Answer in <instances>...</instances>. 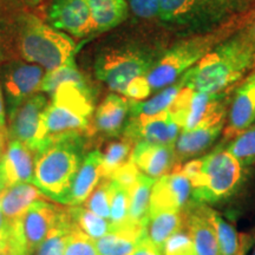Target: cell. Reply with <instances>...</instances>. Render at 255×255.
<instances>
[{"instance_id": "cell-1", "label": "cell", "mask_w": 255, "mask_h": 255, "mask_svg": "<svg viewBox=\"0 0 255 255\" xmlns=\"http://www.w3.org/2000/svg\"><path fill=\"white\" fill-rule=\"evenodd\" d=\"M76 46L72 37L31 12L0 13V63L24 60L50 71L75 59Z\"/></svg>"}, {"instance_id": "cell-2", "label": "cell", "mask_w": 255, "mask_h": 255, "mask_svg": "<svg viewBox=\"0 0 255 255\" xmlns=\"http://www.w3.org/2000/svg\"><path fill=\"white\" fill-rule=\"evenodd\" d=\"M255 66V45L241 30L226 38L181 77L184 88L221 92L240 81Z\"/></svg>"}, {"instance_id": "cell-3", "label": "cell", "mask_w": 255, "mask_h": 255, "mask_svg": "<svg viewBox=\"0 0 255 255\" xmlns=\"http://www.w3.org/2000/svg\"><path fill=\"white\" fill-rule=\"evenodd\" d=\"M255 12V0H159V21L182 38L238 24Z\"/></svg>"}, {"instance_id": "cell-4", "label": "cell", "mask_w": 255, "mask_h": 255, "mask_svg": "<svg viewBox=\"0 0 255 255\" xmlns=\"http://www.w3.org/2000/svg\"><path fill=\"white\" fill-rule=\"evenodd\" d=\"M94 113L95 98L91 87H81L75 83L62 84L51 96L41 116L37 150L52 139L89 135Z\"/></svg>"}, {"instance_id": "cell-5", "label": "cell", "mask_w": 255, "mask_h": 255, "mask_svg": "<svg viewBox=\"0 0 255 255\" xmlns=\"http://www.w3.org/2000/svg\"><path fill=\"white\" fill-rule=\"evenodd\" d=\"M87 136L47 141L34 152V182L49 199L63 203L87 156Z\"/></svg>"}, {"instance_id": "cell-6", "label": "cell", "mask_w": 255, "mask_h": 255, "mask_svg": "<svg viewBox=\"0 0 255 255\" xmlns=\"http://www.w3.org/2000/svg\"><path fill=\"white\" fill-rule=\"evenodd\" d=\"M164 50L138 39H117L96 53L95 77L115 94L123 95L133 78L146 76Z\"/></svg>"}, {"instance_id": "cell-7", "label": "cell", "mask_w": 255, "mask_h": 255, "mask_svg": "<svg viewBox=\"0 0 255 255\" xmlns=\"http://www.w3.org/2000/svg\"><path fill=\"white\" fill-rule=\"evenodd\" d=\"M181 171L190 181L191 200L199 205L227 200L239 189L244 178V167L226 149L191 159Z\"/></svg>"}, {"instance_id": "cell-8", "label": "cell", "mask_w": 255, "mask_h": 255, "mask_svg": "<svg viewBox=\"0 0 255 255\" xmlns=\"http://www.w3.org/2000/svg\"><path fill=\"white\" fill-rule=\"evenodd\" d=\"M238 24L210 33L182 38L169 49H165L145 76L152 94L176 83L219 43L232 36L234 31L237 32L235 26Z\"/></svg>"}, {"instance_id": "cell-9", "label": "cell", "mask_w": 255, "mask_h": 255, "mask_svg": "<svg viewBox=\"0 0 255 255\" xmlns=\"http://www.w3.org/2000/svg\"><path fill=\"white\" fill-rule=\"evenodd\" d=\"M63 209L44 200L31 203L23 214L11 221L7 237L9 255H30L55 227Z\"/></svg>"}, {"instance_id": "cell-10", "label": "cell", "mask_w": 255, "mask_h": 255, "mask_svg": "<svg viewBox=\"0 0 255 255\" xmlns=\"http://www.w3.org/2000/svg\"><path fill=\"white\" fill-rule=\"evenodd\" d=\"M46 70L24 60L0 63V85L8 111L39 92Z\"/></svg>"}, {"instance_id": "cell-11", "label": "cell", "mask_w": 255, "mask_h": 255, "mask_svg": "<svg viewBox=\"0 0 255 255\" xmlns=\"http://www.w3.org/2000/svg\"><path fill=\"white\" fill-rule=\"evenodd\" d=\"M229 102L231 98L220 104L195 128L180 132L174 145L177 158H190L202 154L216 141L226 124Z\"/></svg>"}, {"instance_id": "cell-12", "label": "cell", "mask_w": 255, "mask_h": 255, "mask_svg": "<svg viewBox=\"0 0 255 255\" xmlns=\"http://www.w3.org/2000/svg\"><path fill=\"white\" fill-rule=\"evenodd\" d=\"M47 102L43 92H37L17 107L8 111L7 138L19 141L36 152L38 148V131Z\"/></svg>"}, {"instance_id": "cell-13", "label": "cell", "mask_w": 255, "mask_h": 255, "mask_svg": "<svg viewBox=\"0 0 255 255\" xmlns=\"http://www.w3.org/2000/svg\"><path fill=\"white\" fill-rule=\"evenodd\" d=\"M182 128L170 110L149 117L128 119L124 127V138L131 143L145 142L150 144L175 145Z\"/></svg>"}, {"instance_id": "cell-14", "label": "cell", "mask_w": 255, "mask_h": 255, "mask_svg": "<svg viewBox=\"0 0 255 255\" xmlns=\"http://www.w3.org/2000/svg\"><path fill=\"white\" fill-rule=\"evenodd\" d=\"M45 21L76 39L91 36V14L87 0H52Z\"/></svg>"}, {"instance_id": "cell-15", "label": "cell", "mask_w": 255, "mask_h": 255, "mask_svg": "<svg viewBox=\"0 0 255 255\" xmlns=\"http://www.w3.org/2000/svg\"><path fill=\"white\" fill-rule=\"evenodd\" d=\"M190 197V181L182 171L163 175L152 186L149 214L157 212H181L188 206Z\"/></svg>"}, {"instance_id": "cell-16", "label": "cell", "mask_w": 255, "mask_h": 255, "mask_svg": "<svg viewBox=\"0 0 255 255\" xmlns=\"http://www.w3.org/2000/svg\"><path fill=\"white\" fill-rule=\"evenodd\" d=\"M255 123V69L233 92L226 119V138H234Z\"/></svg>"}, {"instance_id": "cell-17", "label": "cell", "mask_w": 255, "mask_h": 255, "mask_svg": "<svg viewBox=\"0 0 255 255\" xmlns=\"http://www.w3.org/2000/svg\"><path fill=\"white\" fill-rule=\"evenodd\" d=\"M130 159L141 173L157 180L171 170L177 157L174 145L138 142L133 146Z\"/></svg>"}, {"instance_id": "cell-18", "label": "cell", "mask_w": 255, "mask_h": 255, "mask_svg": "<svg viewBox=\"0 0 255 255\" xmlns=\"http://www.w3.org/2000/svg\"><path fill=\"white\" fill-rule=\"evenodd\" d=\"M129 119V100L111 92L98 105L92 117V126L97 132L107 137H116L123 132Z\"/></svg>"}, {"instance_id": "cell-19", "label": "cell", "mask_w": 255, "mask_h": 255, "mask_svg": "<svg viewBox=\"0 0 255 255\" xmlns=\"http://www.w3.org/2000/svg\"><path fill=\"white\" fill-rule=\"evenodd\" d=\"M146 237V226L128 220L123 225L95 240L98 255H131L143 238Z\"/></svg>"}, {"instance_id": "cell-20", "label": "cell", "mask_w": 255, "mask_h": 255, "mask_svg": "<svg viewBox=\"0 0 255 255\" xmlns=\"http://www.w3.org/2000/svg\"><path fill=\"white\" fill-rule=\"evenodd\" d=\"M102 178H104L103 154L98 149H96L88 152L85 156L73 180L72 186L70 188L68 196L65 197L64 205L79 206L84 203L92 190L101 182Z\"/></svg>"}, {"instance_id": "cell-21", "label": "cell", "mask_w": 255, "mask_h": 255, "mask_svg": "<svg viewBox=\"0 0 255 255\" xmlns=\"http://www.w3.org/2000/svg\"><path fill=\"white\" fill-rule=\"evenodd\" d=\"M0 163L8 187L34 182V152L19 141H9Z\"/></svg>"}, {"instance_id": "cell-22", "label": "cell", "mask_w": 255, "mask_h": 255, "mask_svg": "<svg viewBox=\"0 0 255 255\" xmlns=\"http://www.w3.org/2000/svg\"><path fill=\"white\" fill-rule=\"evenodd\" d=\"M187 225L197 255H220L218 237L207 218L205 205L194 203L190 209L188 208Z\"/></svg>"}, {"instance_id": "cell-23", "label": "cell", "mask_w": 255, "mask_h": 255, "mask_svg": "<svg viewBox=\"0 0 255 255\" xmlns=\"http://www.w3.org/2000/svg\"><path fill=\"white\" fill-rule=\"evenodd\" d=\"M87 2L91 14V36L114 30L129 17L127 0H87Z\"/></svg>"}, {"instance_id": "cell-24", "label": "cell", "mask_w": 255, "mask_h": 255, "mask_svg": "<svg viewBox=\"0 0 255 255\" xmlns=\"http://www.w3.org/2000/svg\"><path fill=\"white\" fill-rule=\"evenodd\" d=\"M45 195L31 183H17L8 187L0 196V210L9 221L20 216L34 201L43 200Z\"/></svg>"}, {"instance_id": "cell-25", "label": "cell", "mask_w": 255, "mask_h": 255, "mask_svg": "<svg viewBox=\"0 0 255 255\" xmlns=\"http://www.w3.org/2000/svg\"><path fill=\"white\" fill-rule=\"evenodd\" d=\"M184 88L181 78L176 83L169 85L156 92L151 98L144 101H130L129 100V119L136 117H149L162 114L170 109L174 101Z\"/></svg>"}, {"instance_id": "cell-26", "label": "cell", "mask_w": 255, "mask_h": 255, "mask_svg": "<svg viewBox=\"0 0 255 255\" xmlns=\"http://www.w3.org/2000/svg\"><path fill=\"white\" fill-rule=\"evenodd\" d=\"M182 228L183 216L181 212H157L149 214L146 235L151 244L162 252L168 239Z\"/></svg>"}, {"instance_id": "cell-27", "label": "cell", "mask_w": 255, "mask_h": 255, "mask_svg": "<svg viewBox=\"0 0 255 255\" xmlns=\"http://www.w3.org/2000/svg\"><path fill=\"white\" fill-rule=\"evenodd\" d=\"M155 178L141 173L136 183L129 190V219L138 225L146 226L149 220L151 189Z\"/></svg>"}, {"instance_id": "cell-28", "label": "cell", "mask_w": 255, "mask_h": 255, "mask_svg": "<svg viewBox=\"0 0 255 255\" xmlns=\"http://www.w3.org/2000/svg\"><path fill=\"white\" fill-rule=\"evenodd\" d=\"M65 83H75L81 87H91L85 76L78 69L75 59H71L63 65L58 66V68L45 72L39 92L52 96L57 88L62 84H65Z\"/></svg>"}, {"instance_id": "cell-29", "label": "cell", "mask_w": 255, "mask_h": 255, "mask_svg": "<svg viewBox=\"0 0 255 255\" xmlns=\"http://www.w3.org/2000/svg\"><path fill=\"white\" fill-rule=\"evenodd\" d=\"M71 227L72 221L69 208H64L55 227L30 255H64Z\"/></svg>"}, {"instance_id": "cell-30", "label": "cell", "mask_w": 255, "mask_h": 255, "mask_svg": "<svg viewBox=\"0 0 255 255\" xmlns=\"http://www.w3.org/2000/svg\"><path fill=\"white\" fill-rule=\"evenodd\" d=\"M205 212L218 237L220 255H237L241 248L242 238L240 239L238 232L231 223L207 205H205Z\"/></svg>"}, {"instance_id": "cell-31", "label": "cell", "mask_w": 255, "mask_h": 255, "mask_svg": "<svg viewBox=\"0 0 255 255\" xmlns=\"http://www.w3.org/2000/svg\"><path fill=\"white\" fill-rule=\"evenodd\" d=\"M69 214L71 221L92 240H98L113 231V225H111L110 220L96 215L95 213H92L85 207L71 206L69 208Z\"/></svg>"}, {"instance_id": "cell-32", "label": "cell", "mask_w": 255, "mask_h": 255, "mask_svg": "<svg viewBox=\"0 0 255 255\" xmlns=\"http://www.w3.org/2000/svg\"><path fill=\"white\" fill-rule=\"evenodd\" d=\"M132 144L127 138L123 141L111 142L104 149L103 154V174L104 178H110L117 169L126 164L132 152Z\"/></svg>"}, {"instance_id": "cell-33", "label": "cell", "mask_w": 255, "mask_h": 255, "mask_svg": "<svg viewBox=\"0 0 255 255\" xmlns=\"http://www.w3.org/2000/svg\"><path fill=\"white\" fill-rule=\"evenodd\" d=\"M226 150L231 152L242 167L255 164V123L234 137Z\"/></svg>"}, {"instance_id": "cell-34", "label": "cell", "mask_w": 255, "mask_h": 255, "mask_svg": "<svg viewBox=\"0 0 255 255\" xmlns=\"http://www.w3.org/2000/svg\"><path fill=\"white\" fill-rule=\"evenodd\" d=\"M129 220V190L110 180V222L113 227Z\"/></svg>"}, {"instance_id": "cell-35", "label": "cell", "mask_w": 255, "mask_h": 255, "mask_svg": "<svg viewBox=\"0 0 255 255\" xmlns=\"http://www.w3.org/2000/svg\"><path fill=\"white\" fill-rule=\"evenodd\" d=\"M84 207L96 215L110 220V178H102L85 200Z\"/></svg>"}, {"instance_id": "cell-36", "label": "cell", "mask_w": 255, "mask_h": 255, "mask_svg": "<svg viewBox=\"0 0 255 255\" xmlns=\"http://www.w3.org/2000/svg\"><path fill=\"white\" fill-rule=\"evenodd\" d=\"M64 255H98L95 246V240L83 233L72 222L71 231L69 233Z\"/></svg>"}, {"instance_id": "cell-37", "label": "cell", "mask_w": 255, "mask_h": 255, "mask_svg": "<svg viewBox=\"0 0 255 255\" xmlns=\"http://www.w3.org/2000/svg\"><path fill=\"white\" fill-rule=\"evenodd\" d=\"M162 255H197L189 232L182 228L171 235L164 244Z\"/></svg>"}, {"instance_id": "cell-38", "label": "cell", "mask_w": 255, "mask_h": 255, "mask_svg": "<svg viewBox=\"0 0 255 255\" xmlns=\"http://www.w3.org/2000/svg\"><path fill=\"white\" fill-rule=\"evenodd\" d=\"M129 11L142 20H159V0H127Z\"/></svg>"}, {"instance_id": "cell-39", "label": "cell", "mask_w": 255, "mask_h": 255, "mask_svg": "<svg viewBox=\"0 0 255 255\" xmlns=\"http://www.w3.org/2000/svg\"><path fill=\"white\" fill-rule=\"evenodd\" d=\"M139 175H141V171L138 170V168L136 167L131 159H129L126 164H123L122 167L117 169V170L111 175L110 180L116 181L117 183L121 184L123 188H126L127 190H130L133 184L136 183Z\"/></svg>"}, {"instance_id": "cell-40", "label": "cell", "mask_w": 255, "mask_h": 255, "mask_svg": "<svg viewBox=\"0 0 255 255\" xmlns=\"http://www.w3.org/2000/svg\"><path fill=\"white\" fill-rule=\"evenodd\" d=\"M150 95H152V91L145 76L133 78L123 94L124 97L130 101H144Z\"/></svg>"}, {"instance_id": "cell-41", "label": "cell", "mask_w": 255, "mask_h": 255, "mask_svg": "<svg viewBox=\"0 0 255 255\" xmlns=\"http://www.w3.org/2000/svg\"><path fill=\"white\" fill-rule=\"evenodd\" d=\"M45 0H0L2 11H28L40 6Z\"/></svg>"}, {"instance_id": "cell-42", "label": "cell", "mask_w": 255, "mask_h": 255, "mask_svg": "<svg viewBox=\"0 0 255 255\" xmlns=\"http://www.w3.org/2000/svg\"><path fill=\"white\" fill-rule=\"evenodd\" d=\"M131 255H162V252L151 244V241L148 239V235H146L145 238L142 239V241L139 242Z\"/></svg>"}, {"instance_id": "cell-43", "label": "cell", "mask_w": 255, "mask_h": 255, "mask_svg": "<svg viewBox=\"0 0 255 255\" xmlns=\"http://www.w3.org/2000/svg\"><path fill=\"white\" fill-rule=\"evenodd\" d=\"M9 227H11V221L0 210V238H4L7 240Z\"/></svg>"}, {"instance_id": "cell-44", "label": "cell", "mask_w": 255, "mask_h": 255, "mask_svg": "<svg viewBox=\"0 0 255 255\" xmlns=\"http://www.w3.org/2000/svg\"><path fill=\"white\" fill-rule=\"evenodd\" d=\"M0 130L7 131L6 130V110H5V100L2 95L1 85H0Z\"/></svg>"}, {"instance_id": "cell-45", "label": "cell", "mask_w": 255, "mask_h": 255, "mask_svg": "<svg viewBox=\"0 0 255 255\" xmlns=\"http://www.w3.org/2000/svg\"><path fill=\"white\" fill-rule=\"evenodd\" d=\"M244 32L246 34L247 39L255 45V19H252L250 23L244 27Z\"/></svg>"}, {"instance_id": "cell-46", "label": "cell", "mask_w": 255, "mask_h": 255, "mask_svg": "<svg viewBox=\"0 0 255 255\" xmlns=\"http://www.w3.org/2000/svg\"><path fill=\"white\" fill-rule=\"evenodd\" d=\"M8 188V182L6 180L4 169H2V165L0 163V196L4 194V191Z\"/></svg>"}, {"instance_id": "cell-47", "label": "cell", "mask_w": 255, "mask_h": 255, "mask_svg": "<svg viewBox=\"0 0 255 255\" xmlns=\"http://www.w3.org/2000/svg\"><path fill=\"white\" fill-rule=\"evenodd\" d=\"M0 255H9L8 242L4 238H0Z\"/></svg>"}, {"instance_id": "cell-48", "label": "cell", "mask_w": 255, "mask_h": 255, "mask_svg": "<svg viewBox=\"0 0 255 255\" xmlns=\"http://www.w3.org/2000/svg\"><path fill=\"white\" fill-rule=\"evenodd\" d=\"M7 138V131H2L0 130V150H4V146Z\"/></svg>"}, {"instance_id": "cell-49", "label": "cell", "mask_w": 255, "mask_h": 255, "mask_svg": "<svg viewBox=\"0 0 255 255\" xmlns=\"http://www.w3.org/2000/svg\"><path fill=\"white\" fill-rule=\"evenodd\" d=\"M247 246H248V241L245 237H242V244H241V248L239 251V253L237 255H245L247 252Z\"/></svg>"}, {"instance_id": "cell-50", "label": "cell", "mask_w": 255, "mask_h": 255, "mask_svg": "<svg viewBox=\"0 0 255 255\" xmlns=\"http://www.w3.org/2000/svg\"><path fill=\"white\" fill-rule=\"evenodd\" d=\"M2 156H4V150H0V161H1Z\"/></svg>"}, {"instance_id": "cell-51", "label": "cell", "mask_w": 255, "mask_h": 255, "mask_svg": "<svg viewBox=\"0 0 255 255\" xmlns=\"http://www.w3.org/2000/svg\"><path fill=\"white\" fill-rule=\"evenodd\" d=\"M251 255H255V248H254V251H253V253H252Z\"/></svg>"}]
</instances>
